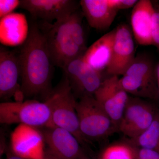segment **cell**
<instances>
[{
  "label": "cell",
  "instance_id": "30bf717a",
  "mask_svg": "<svg viewBox=\"0 0 159 159\" xmlns=\"http://www.w3.org/2000/svg\"><path fill=\"white\" fill-rule=\"evenodd\" d=\"M135 58L132 32L127 25H120L116 29L112 56L107 72L110 76H123Z\"/></svg>",
  "mask_w": 159,
  "mask_h": 159
},
{
  "label": "cell",
  "instance_id": "ffe728a7",
  "mask_svg": "<svg viewBox=\"0 0 159 159\" xmlns=\"http://www.w3.org/2000/svg\"><path fill=\"white\" fill-rule=\"evenodd\" d=\"M101 159H136L133 146L123 144L111 145L102 152Z\"/></svg>",
  "mask_w": 159,
  "mask_h": 159
},
{
  "label": "cell",
  "instance_id": "7402d4cb",
  "mask_svg": "<svg viewBox=\"0 0 159 159\" xmlns=\"http://www.w3.org/2000/svg\"><path fill=\"white\" fill-rule=\"evenodd\" d=\"M19 0H1L0 1V18L13 13L15 9L20 7Z\"/></svg>",
  "mask_w": 159,
  "mask_h": 159
},
{
  "label": "cell",
  "instance_id": "277c9868",
  "mask_svg": "<svg viewBox=\"0 0 159 159\" xmlns=\"http://www.w3.org/2000/svg\"><path fill=\"white\" fill-rule=\"evenodd\" d=\"M51 119L50 107L45 101L36 99L5 101L0 104L1 124H18L32 127H48Z\"/></svg>",
  "mask_w": 159,
  "mask_h": 159
},
{
  "label": "cell",
  "instance_id": "5b68a950",
  "mask_svg": "<svg viewBox=\"0 0 159 159\" xmlns=\"http://www.w3.org/2000/svg\"><path fill=\"white\" fill-rule=\"evenodd\" d=\"M76 109L80 131L86 139H102L116 128L94 96L80 98Z\"/></svg>",
  "mask_w": 159,
  "mask_h": 159
},
{
  "label": "cell",
  "instance_id": "e0dca14e",
  "mask_svg": "<svg viewBox=\"0 0 159 159\" xmlns=\"http://www.w3.org/2000/svg\"><path fill=\"white\" fill-rule=\"evenodd\" d=\"M127 93L138 98H159L157 76L140 71H134L119 78Z\"/></svg>",
  "mask_w": 159,
  "mask_h": 159
},
{
  "label": "cell",
  "instance_id": "9c48e42d",
  "mask_svg": "<svg viewBox=\"0 0 159 159\" xmlns=\"http://www.w3.org/2000/svg\"><path fill=\"white\" fill-rule=\"evenodd\" d=\"M11 152L24 159H44V139L37 128L20 124L11 135Z\"/></svg>",
  "mask_w": 159,
  "mask_h": 159
},
{
  "label": "cell",
  "instance_id": "8fae6325",
  "mask_svg": "<svg viewBox=\"0 0 159 159\" xmlns=\"http://www.w3.org/2000/svg\"><path fill=\"white\" fill-rule=\"evenodd\" d=\"M20 77L18 54L4 47L0 48V97L3 100L16 97V101L24 97L19 85Z\"/></svg>",
  "mask_w": 159,
  "mask_h": 159
},
{
  "label": "cell",
  "instance_id": "d4e9b609",
  "mask_svg": "<svg viewBox=\"0 0 159 159\" xmlns=\"http://www.w3.org/2000/svg\"><path fill=\"white\" fill-rule=\"evenodd\" d=\"M157 85L158 90L159 99V65L158 67L156 72Z\"/></svg>",
  "mask_w": 159,
  "mask_h": 159
},
{
  "label": "cell",
  "instance_id": "484cf974",
  "mask_svg": "<svg viewBox=\"0 0 159 159\" xmlns=\"http://www.w3.org/2000/svg\"><path fill=\"white\" fill-rule=\"evenodd\" d=\"M44 159H55L51 156L49 155V154L46 152L45 157Z\"/></svg>",
  "mask_w": 159,
  "mask_h": 159
},
{
  "label": "cell",
  "instance_id": "4fadbf2b",
  "mask_svg": "<svg viewBox=\"0 0 159 159\" xmlns=\"http://www.w3.org/2000/svg\"><path fill=\"white\" fill-rule=\"evenodd\" d=\"M42 132L48 145L47 152L55 159H78L82 156L80 142L68 131L59 127H46Z\"/></svg>",
  "mask_w": 159,
  "mask_h": 159
},
{
  "label": "cell",
  "instance_id": "8992f818",
  "mask_svg": "<svg viewBox=\"0 0 159 159\" xmlns=\"http://www.w3.org/2000/svg\"><path fill=\"white\" fill-rule=\"evenodd\" d=\"M158 111L138 97H129L118 129L130 140L136 139L149 127Z\"/></svg>",
  "mask_w": 159,
  "mask_h": 159
},
{
  "label": "cell",
  "instance_id": "603a6c76",
  "mask_svg": "<svg viewBox=\"0 0 159 159\" xmlns=\"http://www.w3.org/2000/svg\"><path fill=\"white\" fill-rule=\"evenodd\" d=\"M136 159H159V153L148 148L133 147Z\"/></svg>",
  "mask_w": 159,
  "mask_h": 159
},
{
  "label": "cell",
  "instance_id": "3957f363",
  "mask_svg": "<svg viewBox=\"0 0 159 159\" xmlns=\"http://www.w3.org/2000/svg\"><path fill=\"white\" fill-rule=\"evenodd\" d=\"M44 101L48 105L51 112V121L48 127H57L66 129L83 145L87 139L80 129L76 109L77 101L65 76Z\"/></svg>",
  "mask_w": 159,
  "mask_h": 159
},
{
  "label": "cell",
  "instance_id": "44dd1931",
  "mask_svg": "<svg viewBox=\"0 0 159 159\" xmlns=\"http://www.w3.org/2000/svg\"><path fill=\"white\" fill-rule=\"evenodd\" d=\"M153 6L154 10L152 24V37L153 45L159 51V5L153 4Z\"/></svg>",
  "mask_w": 159,
  "mask_h": 159
},
{
  "label": "cell",
  "instance_id": "ac0fdd59",
  "mask_svg": "<svg viewBox=\"0 0 159 159\" xmlns=\"http://www.w3.org/2000/svg\"><path fill=\"white\" fill-rule=\"evenodd\" d=\"M116 29L97 40L83 55L84 60L96 70H107L112 56Z\"/></svg>",
  "mask_w": 159,
  "mask_h": 159
},
{
  "label": "cell",
  "instance_id": "52a82bcc",
  "mask_svg": "<svg viewBox=\"0 0 159 159\" xmlns=\"http://www.w3.org/2000/svg\"><path fill=\"white\" fill-rule=\"evenodd\" d=\"M74 96H94L103 81L102 73L88 64L82 56L71 61L62 69Z\"/></svg>",
  "mask_w": 159,
  "mask_h": 159
},
{
  "label": "cell",
  "instance_id": "5bb4252c",
  "mask_svg": "<svg viewBox=\"0 0 159 159\" xmlns=\"http://www.w3.org/2000/svg\"><path fill=\"white\" fill-rule=\"evenodd\" d=\"M79 3L89 25L97 30L110 28L119 11L116 0H81Z\"/></svg>",
  "mask_w": 159,
  "mask_h": 159
},
{
  "label": "cell",
  "instance_id": "d6986e66",
  "mask_svg": "<svg viewBox=\"0 0 159 159\" xmlns=\"http://www.w3.org/2000/svg\"><path fill=\"white\" fill-rule=\"evenodd\" d=\"M131 141L134 147L152 149L159 153V110L149 127Z\"/></svg>",
  "mask_w": 159,
  "mask_h": 159
},
{
  "label": "cell",
  "instance_id": "cb8c5ba5",
  "mask_svg": "<svg viewBox=\"0 0 159 159\" xmlns=\"http://www.w3.org/2000/svg\"><path fill=\"white\" fill-rule=\"evenodd\" d=\"M138 1L136 0H116V5L118 10L133 8Z\"/></svg>",
  "mask_w": 159,
  "mask_h": 159
},
{
  "label": "cell",
  "instance_id": "7c38bea8",
  "mask_svg": "<svg viewBox=\"0 0 159 159\" xmlns=\"http://www.w3.org/2000/svg\"><path fill=\"white\" fill-rule=\"evenodd\" d=\"M80 6V3L74 0H21L20 8L33 17L50 23L67 17Z\"/></svg>",
  "mask_w": 159,
  "mask_h": 159
},
{
  "label": "cell",
  "instance_id": "6da1fadb",
  "mask_svg": "<svg viewBox=\"0 0 159 159\" xmlns=\"http://www.w3.org/2000/svg\"><path fill=\"white\" fill-rule=\"evenodd\" d=\"M20 90L23 97L45 100L52 92L53 64L43 31L37 23L31 24L29 36L18 53Z\"/></svg>",
  "mask_w": 159,
  "mask_h": 159
},
{
  "label": "cell",
  "instance_id": "7a4b0ae2",
  "mask_svg": "<svg viewBox=\"0 0 159 159\" xmlns=\"http://www.w3.org/2000/svg\"><path fill=\"white\" fill-rule=\"evenodd\" d=\"M83 16L82 11L78 9L54 24L45 22L43 25L41 29L53 65L62 69L85 53L87 49Z\"/></svg>",
  "mask_w": 159,
  "mask_h": 159
},
{
  "label": "cell",
  "instance_id": "9a60e30c",
  "mask_svg": "<svg viewBox=\"0 0 159 159\" xmlns=\"http://www.w3.org/2000/svg\"><path fill=\"white\" fill-rule=\"evenodd\" d=\"M154 10L153 3L149 0L138 1L133 8L130 20L132 32L140 45H153L152 24Z\"/></svg>",
  "mask_w": 159,
  "mask_h": 159
},
{
  "label": "cell",
  "instance_id": "2e32d148",
  "mask_svg": "<svg viewBox=\"0 0 159 159\" xmlns=\"http://www.w3.org/2000/svg\"><path fill=\"white\" fill-rule=\"evenodd\" d=\"M29 29L25 15L13 12L0 20V42L6 46H22L28 38Z\"/></svg>",
  "mask_w": 159,
  "mask_h": 159
},
{
  "label": "cell",
  "instance_id": "ba28073f",
  "mask_svg": "<svg viewBox=\"0 0 159 159\" xmlns=\"http://www.w3.org/2000/svg\"><path fill=\"white\" fill-rule=\"evenodd\" d=\"M94 97L118 129L129 98L119 77L111 76L103 80Z\"/></svg>",
  "mask_w": 159,
  "mask_h": 159
}]
</instances>
